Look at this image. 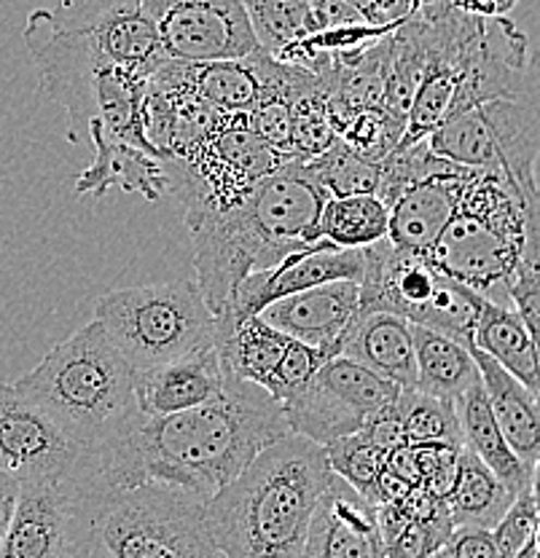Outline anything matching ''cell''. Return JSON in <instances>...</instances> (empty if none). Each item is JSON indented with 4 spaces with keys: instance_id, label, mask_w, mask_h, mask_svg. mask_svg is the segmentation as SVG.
<instances>
[{
    "instance_id": "obj_10",
    "label": "cell",
    "mask_w": 540,
    "mask_h": 558,
    "mask_svg": "<svg viewBox=\"0 0 540 558\" xmlns=\"http://www.w3.org/2000/svg\"><path fill=\"white\" fill-rule=\"evenodd\" d=\"M433 154L468 167L497 172L525 194L536 189L540 159V78L525 92L481 102L452 116L428 137Z\"/></svg>"
},
{
    "instance_id": "obj_49",
    "label": "cell",
    "mask_w": 540,
    "mask_h": 558,
    "mask_svg": "<svg viewBox=\"0 0 540 558\" xmlns=\"http://www.w3.org/2000/svg\"><path fill=\"white\" fill-rule=\"evenodd\" d=\"M11 510H14V508H0V537H3L5 526H9V519H11Z\"/></svg>"
},
{
    "instance_id": "obj_41",
    "label": "cell",
    "mask_w": 540,
    "mask_h": 558,
    "mask_svg": "<svg viewBox=\"0 0 540 558\" xmlns=\"http://www.w3.org/2000/svg\"><path fill=\"white\" fill-rule=\"evenodd\" d=\"M452 534L441 532L425 521L411 519L404 529L385 543V558H431Z\"/></svg>"
},
{
    "instance_id": "obj_44",
    "label": "cell",
    "mask_w": 540,
    "mask_h": 558,
    "mask_svg": "<svg viewBox=\"0 0 540 558\" xmlns=\"http://www.w3.org/2000/svg\"><path fill=\"white\" fill-rule=\"evenodd\" d=\"M516 3L519 0H449L452 9L479 20H503L516 9Z\"/></svg>"
},
{
    "instance_id": "obj_13",
    "label": "cell",
    "mask_w": 540,
    "mask_h": 558,
    "mask_svg": "<svg viewBox=\"0 0 540 558\" xmlns=\"http://www.w3.org/2000/svg\"><path fill=\"white\" fill-rule=\"evenodd\" d=\"M86 451L73 444L14 384H0V470L11 478H68Z\"/></svg>"
},
{
    "instance_id": "obj_37",
    "label": "cell",
    "mask_w": 540,
    "mask_h": 558,
    "mask_svg": "<svg viewBox=\"0 0 540 558\" xmlns=\"http://www.w3.org/2000/svg\"><path fill=\"white\" fill-rule=\"evenodd\" d=\"M455 167L460 165L433 154L428 140L398 145V148L380 165V183H376L374 196H380V199L385 202V207H391L406 189H411V185L422 183V180L428 178H435V174L452 172Z\"/></svg>"
},
{
    "instance_id": "obj_3",
    "label": "cell",
    "mask_w": 540,
    "mask_h": 558,
    "mask_svg": "<svg viewBox=\"0 0 540 558\" xmlns=\"http://www.w3.org/2000/svg\"><path fill=\"white\" fill-rule=\"evenodd\" d=\"M331 481L323 446L288 433L205 502L226 558H301Z\"/></svg>"
},
{
    "instance_id": "obj_18",
    "label": "cell",
    "mask_w": 540,
    "mask_h": 558,
    "mask_svg": "<svg viewBox=\"0 0 540 558\" xmlns=\"http://www.w3.org/2000/svg\"><path fill=\"white\" fill-rule=\"evenodd\" d=\"M226 387L216 347L200 349L185 357L154 368L135 371V403L145 416H167L216 400Z\"/></svg>"
},
{
    "instance_id": "obj_30",
    "label": "cell",
    "mask_w": 540,
    "mask_h": 558,
    "mask_svg": "<svg viewBox=\"0 0 540 558\" xmlns=\"http://www.w3.org/2000/svg\"><path fill=\"white\" fill-rule=\"evenodd\" d=\"M385 202L374 194L328 196L317 220V240L341 250H363L387 240Z\"/></svg>"
},
{
    "instance_id": "obj_9",
    "label": "cell",
    "mask_w": 540,
    "mask_h": 558,
    "mask_svg": "<svg viewBox=\"0 0 540 558\" xmlns=\"http://www.w3.org/2000/svg\"><path fill=\"white\" fill-rule=\"evenodd\" d=\"M360 317L371 312L398 314L406 323L431 328L470 349L481 295L444 277L425 255L404 253L391 240L363 247Z\"/></svg>"
},
{
    "instance_id": "obj_46",
    "label": "cell",
    "mask_w": 540,
    "mask_h": 558,
    "mask_svg": "<svg viewBox=\"0 0 540 558\" xmlns=\"http://www.w3.org/2000/svg\"><path fill=\"white\" fill-rule=\"evenodd\" d=\"M409 14H422V11H435V9H444L449 5V0H404Z\"/></svg>"
},
{
    "instance_id": "obj_48",
    "label": "cell",
    "mask_w": 540,
    "mask_h": 558,
    "mask_svg": "<svg viewBox=\"0 0 540 558\" xmlns=\"http://www.w3.org/2000/svg\"><path fill=\"white\" fill-rule=\"evenodd\" d=\"M532 341H536V392L540 395V339L532 336Z\"/></svg>"
},
{
    "instance_id": "obj_20",
    "label": "cell",
    "mask_w": 540,
    "mask_h": 558,
    "mask_svg": "<svg viewBox=\"0 0 540 558\" xmlns=\"http://www.w3.org/2000/svg\"><path fill=\"white\" fill-rule=\"evenodd\" d=\"M86 140L95 148V159L75 178L79 196H106V191L121 189L127 194H141L148 202H159L161 196L170 194V180L161 156L110 140L97 130H89Z\"/></svg>"
},
{
    "instance_id": "obj_32",
    "label": "cell",
    "mask_w": 540,
    "mask_h": 558,
    "mask_svg": "<svg viewBox=\"0 0 540 558\" xmlns=\"http://www.w3.org/2000/svg\"><path fill=\"white\" fill-rule=\"evenodd\" d=\"M259 40L261 51L277 57L296 40L317 33L310 0H240Z\"/></svg>"
},
{
    "instance_id": "obj_8",
    "label": "cell",
    "mask_w": 540,
    "mask_h": 558,
    "mask_svg": "<svg viewBox=\"0 0 540 558\" xmlns=\"http://www.w3.org/2000/svg\"><path fill=\"white\" fill-rule=\"evenodd\" d=\"M95 319L132 371L213 347L216 314L194 279L135 284L100 295Z\"/></svg>"
},
{
    "instance_id": "obj_28",
    "label": "cell",
    "mask_w": 540,
    "mask_h": 558,
    "mask_svg": "<svg viewBox=\"0 0 540 558\" xmlns=\"http://www.w3.org/2000/svg\"><path fill=\"white\" fill-rule=\"evenodd\" d=\"M261 57L264 51L259 49L245 60L205 62V65L185 62V78L194 95L218 113H251L264 97Z\"/></svg>"
},
{
    "instance_id": "obj_17",
    "label": "cell",
    "mask_w": 540,
    "mask_h": 558,
    "mask_svg": "<svg viewBox=\"0 0 540 558\" xmlns=\"http://www.w3.org/2000/svg\"><path fill=\"white\" fill-rule=\"evenodd\" d=\"M301 558H385L376 508L331 473Z\"/></svg>"
},
{
    "instance_id": "obj_5",
    "label": "cell",
    "mask_w": 540,
    "mask_h": 558,
    "mask_svg": "<svg viewBox=\"0 0 540 558\" xmlns=\"http://www.w3.org/2000/svg\"><path fill=\"white\" fill-rule=\"evenodd\" d=\"M75 558H226L207 526L205 499L180 488H113L81 468L71 475Z\"/></svg>"
},
{
    "instance_id": "obj_2",
    "label": "cell",
    "mask_w": 540,
    "mask_h": 558,
    "mask_svg": "<svg viewBox=\"0 0 540 558\" xmlns=\"http://www.w3.org/2000/svg\"><path fill=\"white\" fill-rule=\"evenodd\" d=\"M325 199L328 194L304 161L293 159L235 205L185 218L194 250V282L216 317L248 275L321 242L317 220Z\"/></svg>"
},
{
    "instance_id": "obj_34",
    "label": "cell",
    "mask_w": 540,
    "mask_h": 558,
    "mask_svg": "<svg viewBox=\"0 0 540 558\" xmlns=\"http://www.w3.org/2000/svg\"><path fill=\"white\" fill-rule=\"evenodd\" d=\"M406 121L391 113L387 108H363L356 113H347L334 121V132L341 143L365 161L382 165L404 140Z\"/></svg>"
},
{
    "instance_id": "obj_50",
    "label": "cell",
    "mask_w": 540,
    "mask_h": 558,
    "mask_svg": "<svg viewBox=\"0 0 540 558\" xmlns=\"http://www.w3.org/2000/svg\"><path fill=\"white\" fill-rule=\"evenodd\" d=\"M530 543H532V548H536V550H538V556H540V519H538L536 532H532V539H530Z\"/></svg>"
},
{
    "instance_id": "obj_24",
    "label": "cell",
    "mask_w": 540,
    "mask_h": 558,
    "mask_svg": "<svg viewBox=\"0 0 540 558\" xmlns=\"http://www.w3.org/2000/svg\"><path fill=\"white\" fill-rule=\"evenodd\" d=\"M86 27L113 65L151 75L165 62L159 35L145 14L143 0H106L100 14L86 22Z\"/></svg>"
},
{
    "instance_id": "obj_45",
    "label": "cell",
    "mask_w": 540,
    "mask_h": 558,
    "mask_svg": "<svg viewBox=\"0 0 540 558\" xmlns=\"http://www.w3.org/2000/svg\"><path fill=\"white\" fill-rule=\"evenodd\" d=\"M16 492H20V481L0 470V508H14Z\"/></svg>"
},
{
    "instance_id": "obj_26",
    "label": "cell",
    "mask_w": 540,
    "mask_h": 558,
    "mask_svg": "<svg viewBox=\"0 0 540 558\" xmlns=\"http://www.w3.org/2000/svg\"><path fill=\"white\" fill-rule=\"evenodd\" d=\"M411 339L417 357L415 389L457 403L476 381H481L473 352L466 344L420 325H411Z\"/></svg>"
},
{
    "instance_id": "obj_19",
    "label": "cell",
    "mask_w": 540,
    "mask_h": 558,
    "mask_svg": "<svg viewBox=\"0 0 540 558\" xmlns=\"http://www.w3.org/2000/svg\"><path fill=\"white\" fill-rule=\"evenodd\" d=\"M468 167H455L452 172L435 174L411 185L387 207V240L404 253L428 255L441 231L455 215L466 180L470 178Z\"/></svg>"
},
{
    "instance_id": "obj_23",
    "label": "cell",
    "mask_w": 540,
    "mask_h": 558,
    "mask_svg": "<svg viewBox=\"0 0 540 558\" xmlns=\"http://www.w3.org/2000/svg\"><path fill=\"white\" fill-rule=\"evenodd\" d=\"M290 344L286 333L272 328L261 314L242 319L216 317V347L220 371L226 379L269 387L277 365Z\"/></svg>"
},
{
    "instance_id": "obj_22",
    "label": "cell",
    "mask_w": 540,
    "mask_h": 558,
    "mask_svg": "<svg viewBox=\"0 0 540 558\" xmlns=\"http://www.w3.org/2000/svg\"><path fill=\"white\" fill-rule=\"evenodd\" d=\"M470 352H473L487 403H490L503 438L508 440L511 451L532 470L540 457V395L516 376H511L503 365L487 357L484 352L473 347Z\"/></svg>"
},
{
    "instance_id": "obj_21",
    "label": "cell",
    "mask_w": 540,
    "mask_h": 558,
    "mask_svg": "<svg viewBox=\"0 0 540 558\" xmlns=\"http://www.w3.org/2000/svg\"><path fill=\"white\" fill-rule=\"evenodd\" d=\"M341 357L356 360L400 389L417 387L411 323H406L398 314L371 312L358 317L341 341Z\"/></svg>"
},
{
    "instance_id": "obj_42",
    "label": "cell",
    "mask_w": 540,
    "mask_h": 558,
    "mask_svg": "<svg viewBox=\"0 0 540 558\" xmlns=\"http://www.w3.org/2000/svg\"><path fill=\"white\" fill-rule=\"evenodd\" d=\"M312 14H315L317 27H376L374 5L376 0H310ZM385 31V27H382Z\"/></svg>"
},
{
    "instance_id": "obj_36",
    "label": "cell",
    "mask_w": 540,
    "mask_h": 558,
    "mask_svg": "<svg viewBox=\"0 0 540 558\" xmlns=\"http://www.w3.org/2000/svg\"><path fill=\"white\" fill-rule=\"evenodd\" d=\"M304 167L328 196L374 194L376 183H380V165L365 161L356 150L347 148L339 137L321 156L304 161Z\"/></svg>"
},
{
    "instance_id": "obj_29",
    "label": "cell",
    "mask_w": 540,
    "mask_h": 558,
    "mask_svg": "<svg viewBox=\"0 0 540 558\" xmlns=\"http://www.w3.org/2000/svg\"><path fill=\"white\" fill-rule=\"evenodd\" d=\"M514 497L516 494H511L508 486L476 453H470L468 449L460 451L455 484H452L449 494H446V505H449V515L455 529H492L503 519L505 510L511 508Z\"/></svg>"
},
{
    "instance_id": "obj_11",
    "label": "cell",
    "mask_w": 540,
    "mask_h": 558,
    "mask_svg": "<svg viewBox=\"0 0 540 558\" xmlns=\"http://www.w3.org/2000/svg\"><path fill=\"white\" fill-rule=\"evenodd\" d=\"M400 387L350 357H331L301 392L280 403L290 433L328 446L398 403Z\"/></svg>"
},
{
    "instance_id": "obj_12",
    "label": "cell",
    "mask_w": 540,
    "mask_h": 558,
    "mask_svg": "<svg viewBox=\"0 0 540 558\" xmlns=\"http://www.w3.org/2000/svg\"><path fill=\"white\" fill-rule=\"evenodd\" d=\"M143 9L165 60L205 65L245 60L261 49L240 0H143Z\"/></svg>"
},
{
    "instance_id": "obj_6",
    "label": "cell",
    "mask_w": 540,
    "mask_h": 558,
    "mask_svg": "<svg viewBox=\"0 0 540 558\" xmlns=\"http://www.w3.org/2000/svg\"><path fill=\"white\" fill-rule=\"evenodd\" d=\"M14 387L86 453L108 444L137 414L135 371L97 319L49 349Z\"/></svg>"
},
{
    "instance_id": "obj_16",
    "label": "cell",
    "mask_w": 540,
    "mask_h": 558,
    "mask_svg": "<svg viewBox=\"0 0 540 558\" xmlns=\"http://www.w3.org/2000/svg\"><path fill=\"white\" fill-rule=\"evenodd\" d=\"M261 317L288 339L328 349L334 357H339L347 330L360 317V288L352 279L317 284L275 301L261 312Z\"/></svg>"
},
{
    "instance_id": "obj_14",
    "label": "cell",
    "mask_w": 540,
    "mask_h": 558,
    "mask_svg": "<svg viewBox=\"0 0 540 558\" xmlns=\"http://www.w3.org/2000/svg\"><path fill=\"white\" fill-rule=\"evenodd\" d=\"M365 255L363 250H341L328 242L310 244L304 250L286 255L280 264L269 269L253 271L237 284L226 310L218 314L224 319H242L261 314L275 301L301 293V290L317 288V284L352 279L360 282L363 277Z\"/></svg>"
},
{
    "instance_id": "obj_40",
    "label": "cell",
    "mask_w": 540,
    "mask_h": 558,
    "mask_svg": "<svg viewBox=\"0 0 540 558\" xmlns=\"http://www.w3.org/2000/svg\"><path fill=\"white\" fill-rule=\"evenodd\" d=\"M538 508H536V499H532L530 488L521 494H516L511 508L505 510L503 519L490 529L492 539H495L497 550H501V558H516L521 550L530 545L532 532L538 526Z\"/></svg>"
},
{
    "instance_id": "obj_31",
    "label": "cell",
    "mask_w": 540,
    "mask_h": 558,
    "mask_svg": "<svg viewBox=\"0 0 540 558\" xmlns=\"http://www.w3.org/2000/svg\"><path fill=\"white\" fill-rule=\"evenodd\" d=\"M505 295L527 330L540 339V185L525 191V234Z\"/></svg>"
},
{
    "instance_id": "obj_39",
    "label": "cell",
    "mask_w": 540,
    "mask_h": 558,
    "mask_svg": "<svg viewBox=\"0 0 540 558\" xmlns=\"http://www.w3.org/2000/svg\"><path fill=\"white\" fill-rule=\"evenodd\" d=\"M331 357H334V354H331L328 349L301 344V341L290 339L286 354H283L280 365H277L266 392H269L277 403H286L288 398H293L296 392H301V389L310 384L312 376H315Z\"/></svg>"
},
{
    "instance_id": "obj_33",
    "label": "cell",
    "mask_w": 540,
    "mask_h": 558,
    "mask_svg": "<svg viewBox=\"0 0 540 558\" xmlns=\"http://www.w3.org/2000/svg\"><path fill=\"white\" fill-rule=\"evenodd\" d=\"M396 414L409 444H455L463 446L460 416L452 400L433 398L420 389H400Z\"/></svg>"
},
{
    "instance_id": "obj_52",
    "label": "cell",
    "mask_w": 540,
    "mask_h": 558,
    "mask_svg": "<svg viewBox=\"0 0 540 558\" xmlns=\"http://www.w3.org/2000/svg\"><path fill=\"white\" fill-rule=\"evenodd\" d=\"M431 558H455V556H452V554H449V548H446V545H441V548H439V550H435V554H433Z\"/></svg>"
},
{
    "instance_id": "obj_38",
    "label": "cell",
    "mask_w": 540,
    "mask_h": 558,
    "mask_svg": "<svg viewBox=\"0 0 540 558\" xmlns=\"http://www.w3.org/2000/svg\"><path fill=\"white\" fill-rule=\"evenodd\" d=\"M290 137H293V154L299 161H310L321 156L336 140L334 124L328 116V100L317 81L310 89L299 92L288 100Z\"/></svg>"
},
{
    "instance_id": "obj_47",
    "label": "cell",
    "mask_w": 540,
    "mask_h": 558,
    "mask_svg": "<svg viewBox=\"0 0 540 558\" xmlns=\"http://www.w3.org/2000/svg\"><path fill=\"white\" fill-rule=\"evenodd\" d=\"M530 494H532V499H536V508H538V513H540V457L536 459V464H532Z\"/></svg>"
},
{
    "instance_id": "obj_25",
    "label": "cell",
    "mask_w": 540,
    "mask_h": 558,
    "mask_svg": "<svg viewBox=\"0 0 540 558\" xmlns=\"http://www.w3.org/2000/svg\"><path fill=\"white\" fill-rule=\"evenodd\" d=\"M457 416H460V433H463V449L481 459L497 478L508 486L511 494H521L530 488L532 470L511 451L508 440L503 438L501 427H497L495 416H492L490 403L481 381L463 395L455 403Z\"/></svg>"
},
{
    "instance_id": "obj_35",
    "label": "cell",
    "mask_w": 540,
    "mask_h": 558,
    "mask_svg": "<svg viewBox=\"0 0 540 558\" xmlns=\"http://www.w3.org/2000/svg\"><path fill=\"white\" fill-rule=\"evenodd\" d=\"M323 451L331 473L345 481L352 492H358L365 502L376 508V484H380V473L385 468L387 451H382L363 429L323 446Z\"/></svg>"
},
{
    "instance_id": "obj_15",
    "label": "cell",
    "mask_w": 540,
    "mask_h": 558,
    "mask_svg": "<svg viewBox=\"0 0 540 558\" xmlns=\"http://www.w3.org/2000/svg\"><path fill=\"white\" fill-rule=\"evenodd\" d=\"M0 558H75L71 475L22 481Z\"/></svg>"
},
{
    "instance_id": "obj_4",
    "label": "cell",
    "mask_w": 540,
    "mask_h": 558,
    "mask_svg": "<svg viewBox=\"0 0 540 558\" xmlns=\"http://www.w3.org/2000/svg\"><path fill=\"white\" fill-rule=\"evenodd\" d=\"M38 68L40 89L68 113V140L89 130L156 154L145 137L143 102L151 75L113 65L84 25H68L51 9H36L22 31ZM159 156V154H156Z\"/></svg>"
},
{
    "instance_id": "obj_1",
    "label": "cell",
    "mask_w": 540,
    "mask_h": 558,
    "mask_svg": "<svg viewBox=\"0 0 540 558\" xmlns=\"http://www.w3.org/2000/svg\"><path fill=\"white\" fill-rule=\"evenodd\" d=\"M290 433L280 403L255 384L226 379L216 400L167 416L137 411L108 444L86 453L84 470L100 484H161L211 499L266 446Z\"/></svg>"
},
{
    "instance_id": "obj_27",
    "label": "cell",
    "mask_w": 540,
    "mask_h": 558,
    "mask_svg": "<svg viewBox=\"0 0 540 558\" xmlns=\"http://www.w3.org/2000/svg\"><path fill=\"white\" fill-rule=\"evenodd\" d=\"M473 349L503 365L511 376L536 389V341L511 306L481 295L473 325Z\"/></svg>"
},
{
    "instance_id": "obj_7",
    "label": "cell",
    "mask_w": 540,
    "mask_h": 558,
    "mask_svg": "<svg viewBox=\"0 0 540 558\" xmlns=\"http://www.w3.org/2000/svg\"><path fill=\"white\" fill-rule=\"evenodd\" d=\"M525 234V194L503 174L473 170L428 260L484 299L505 293Z\"/></svg>"
},
{
    "instance_id": "obj_51",
    "label": "cell",
    "mask_w": 540,
    "mask_h": 558,
    "mask_svg": "<svg viewBox=\"0 0 540 558\" xmlns=\"http://www.w3.org/2000/svg\"><path fill=\"white\" fill-rule=\"evenodd\" d=\"M516 558H540V556H538V550H536V548H532V543H530V545H527V548H525V550H521V554H519V556H516Z\"/></svg>"
},
{
    "instance_id": "obj_43",
    "label": "cell",
    "mask_w": 540,
    "mask_h": 558,
    "mask_svg": "<svg viewBox=\"0 0 540 558\" xmlns=\"http://www.w3.org/2000/svg\"><path fill=\"white\" fill-rule=\"evenodd\" d=\"M446 548L455 558H501L490 529L479 526H457Z\"/></svg>"
}]
</instances>
